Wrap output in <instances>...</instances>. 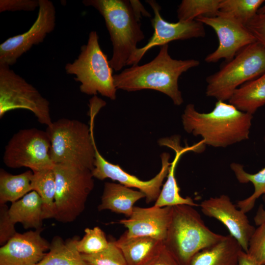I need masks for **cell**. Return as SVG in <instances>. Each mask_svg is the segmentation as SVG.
Wrapping results in <instances>:
<instances>
[{
    "label": "cell",
    "mask_w": 265,
    "mask_h": 265,
    "mask_svg": "<svg viewBox=\"0 0 265 265\" xmlns=\"http://www.w3.org/2000/svg\"><path fill=\"white\" fill-rule=\"evenodd\" d=\"M50 140L46 131L32 128L15 133L5 147L3 160L11 168L25 167L32 172L53 168Z\"/></svg>",
    "instance_id": "cell-10"
},
{
    "label": "cell",
    "mask_w": 265,
    "mask_h": 265,
    "mask_svg": "<svg viewBox=\"0 0 265 265\" xmlns=\"http://www.w3.org/2000/svg\"><path fill=\"white\" fill-rule=\"evenodd\" d=\"M33 172L27 170L13 175L3 169L0 170V205L15 202L32 191L31 179Z\"/></svg>",
    "instance_id": "cell-25"
},
{
    "label": "cell",
    "mask_w": 265,
    "mask_h": 265,
    "mask_svg": "<svg viewBox=\"0 0 265 265\" xmlns=\"http://www.w3.org/2000/svg\"><path fill=\"white\" fill-rule=\"evenodd\" d=\"M265 73V48L257 41L207 78L206 95L217 101H229L239 86Z\"/></svg>",
    "instance_id": "cell-7"
},
{
    "label": "cell",
    "mask_w": 265,
    "mask_h": 265,
    "mask_svg": "<svg viewBox=\"0 0 265 265\" xmlns=\"http://www.w3.org/2000/svg\"><path fill=\"white\" fill-rule=\"evenodd\" d=\"M221 0H183L177 10L179 21L195 20L200 16L213 17L219 10Z\"/></svg>",
    "instance_id": "cell-28"
},
{
    "label": "cell",
    "mask_w": 265,
    "mask_h": 265,
    "mask_svg": "<svg viewBox=\"0 0 265 265\" xmlns=\"http://www.w3.org/2000/svg\"><path fill=\"white\" fill-rule=\"evenodd\" d=\"M257 14H265V4L259 8Z\"/></svg>",
    "instance_id": "cell-40"
},
{
    "label": "cell",
    "mask_w": 265,
    "mask_h": 265,
    "mask_svg": "<svg viewBox=\"0 0 265 265\" xmlns=\"http://www.w3.org/2000/svg\"><path fill=\"white\" fill-rule=\"evenodd\" d=\"M8 214L12 222L20 223L26 229L42 228L43 216V201L35 191H31L21 199L11 204Z\"/></svg>",
    "instance_id": "cell-22"
},
{
    "label": "cell",
    "mask_w": 265,
    "mask_h": 265,
    "mask_svg": "<svg viewBox=\"0 0 265 265\" xmlns=\"http://www.w3.org/2000/svg\"><path fill=\"white\" fill-rule=\"evenodd\" d=\"M264 0H221L220 12L228 14L246 25L257 14Z\"/></svg>",
    "instance_id": "cell-29"
},
{
    "label": "cell",
    "mask_w": 265,
    "mask_h": 265,
    "mask_svg": "<svg viewBox=\"0 0 265 265\" xmlns=\"http://www.w3.org/2000/svg\"><path fill=\"white\" fill-rule=\"evenodd\" d=\"M230 167L239 183L245 184L251 182L254 186V191L253 194L237 203L238 207L246 213L253 209L256 200L265 193V167L255 174L246 172L243 165L239 163H232Z\"/></svg>",
    "instance_id": "cell-27"
},
{
    "label": "cell",
    "mask_w": 265,
    "mask_h": 265,
    "mask_svg": "<svg viewBox=\"0 0 265 265\" xmlns=\"http://www.w3.org/2000/svg\"><path fill=\"white\" fill-rule=\"evenodd\" d=\"M252 114L242 112L223 101H217L208 113L197 111L187 105L182 116L184 130L200 136L204 145L225 148L249 138Z\"/></svg>",
    "instance_id": "cell-2"
},
{
    "label": "cell",
    "mask_w": 265,
    "mask_h": 265,
    "mask_svg": "<svg viewBox=\"0 0 265 265\" xmlns=\"http://www.w3.org/2000/svg\"><path fill=\"white\" fill-rule=\"evenodd\" d=\"M242 250L233 237L224 236L217 243L196 254L188 265H238Z\"/></svg>",
    "instance_id": "cell-20"
},
{
    "label": "cell",
    "mask_w": 265,
    "mask_h": 265,
    "mask_svg": "<svg viewBox=\"0 0 265 265\" xmlns=\"http://www.w3.org/2000/svg\"><path fill=\"white\" fill-rule=\"evenodd\" d=\"M106 102L94 96L89 100V126L75 119L62 118L47 126L51 147L50 155L54 164L74 165L93 170L94 168L95 118Z\"/></svg>",
    "instance_id": "cell-1"
},
{
    "label": "cell",
    "mask_w": 265,
    "mask_h": 265,
    "mask_svg": "<svg viewBox=\"0 0 265 265\" xmlns=\"http://www.w3.org/2000/svg\"><path fill=\"white\" fill-rule=\"evenodd\" d=\"M254 221L257 226L265 224V210L262 205L260 206L258 209L257 213L254 217Z\"/></svg>",
    "instance_id": "cell-39"
},
{
    "label": "cell",
    "mask_w": 265,
    "mask_h": 265,
    "mask_svg": "<svg viewBox=\"0 0 265 265\" xmlns=\"http://www.w3.org/2000/svg\"><path fill=\"white\" fill-rule=\"evenodd\" d=\"M172 207H134L132 214L119 223L127 228L130 237L152 238L164 242L169 224Z\"/></svg>",
    "instance_id": "cell-17"
},
{
    "label": "cell",
    "mask_w": 265,
    "mask_h": 265,
    "mask_svg": "<svg viewBox=\"0 0 265 265\" xmlns=\"http://www.w3.org/2000/svg\"><path fill=\"white\" fill-rule=\"evenodd\" d=\"M130 5L137 20L140 22L142 16L150 17V13L144 8L141 2L137 0H129Z\"/></svg>",
    "instance_id": "cell-37"
},
{
    "label": "cell",
    "mask_w": 265,
    "mask_h": 265,
    "mask_svg": "<svg viewBox=\"0 0 265 265\" xmlns=\"http://www.w3.org/2000/svg\"><path fill=\"white\" fill-rule=\"evenodd\" d=\"M78 236L63 240L56 236L52 239L48 252L36 265H89L77 248Z\"/></svg>",
    "instance_id": "cell-24"
},
{
    "label": "cell",
    "mask_w": 265,
    "mask_h": 265,
    "mask_svg": "<svg viewBox=\"0 0 265 265\" xmlns=\"http://www.w3.org/2000/svg\"><path fill=\"white\" fill-rule=\"evenodd\" d=\"M82 3L94 7L103 17L113 47L109 64L113 70L120 71L145 38L129 0H84Z\"/></svg>",
    "instance_id": "cell-4"
},
{
    "label": "cell",
    "mask_w": 265,
    "mask_h": 265,
    "mask_svg": "<svg viewBox=\"0 0 265 265\" xmlns=\"http://www.w3.org/2000/svg\"><path fill=\"white\" fill-rule=\"evenodd\" d=\"M55 25V9L49 0H40L37 18L26 32L11 37L0 45V64L14 65L33 45L42 43Z\"/></svg>",
    "instance_id": "cell-13"
},
{
    "label": "cell",
    "mask_w": 265,
    "mask_h": 265,
    "mask_svg": "<svg viewBox=\"0 0 265 265\" xmlns=\"http://www.w3.org/2000/svg\"><path fill=\"white\" fill-rule=\"evenodd\" d=\"M31 188L42 200L44 219L54 218L56 183L53 168L33 172Z\"/></svg>",
    "instance_id": "cell-26"
},
{
    "label": "cell",
    "mask_w": 265,
    "mask_h": 265,
    "mask_svg": "<svg viewBox=\"0 0 265 265\" xmlns=\"http://www.w3.org/2000/svg\"><path fill=\"white\" fill-rule=\"evenodd\" d=\"M201 210L206 216L213 217L222 222L247 252L250 239L255 228L252 225L245 213L238 210L228 196L211 197L200 204Z\"/></svg>",
    "instance_id": "cell-15"
},
{
    "label": "cell",
    "mask_w": 265,
    "mask_h": 265,
    "mask_svg": "<svg viewBox=\"0 0 265 265\" xmlns=\"http://www.w3.org/2000/svg\"><path fill=\"white\" fill-rule=\"evenodd\" d=\"M9 208L6 204L0 205V244L3 245L17 232L10 219Z\"/></svg>",
    "instance_id": "cell-33"
},
{
    "label": "cell",
    "mask_w": 265,
    "mask_h": 265,
    "mask_svg": "<svg viewBox=\"0 0 265 265\" xmlns=\"http://www.w3.org/2000/svg\"><path fill=\"white\" fill-rule=\"evenodd\" d=\"M109 245L104 232L99 227L87 228L83 237L77 242V248L81 254H94L105 250Z\"/></svg>",
    "instance_id": "cell-30"
},
{
    "label": "cell",
    "mask_w": 265,
    "mask_h": 265,
    "mask_svg": "<svg viewBox=\"0 0 265 265\" xmlns=\"http://www.w3.org/2000/svg\"><path fill=\"white\" fill-rule=\"evenodd\" d=\"M39 5L40 0H0V12L32 11Z\"/></svg>",
    "instance_id": "cell-34"
},
{
    "label": "cell",
    "mask_w": 265,
    "mask_h": 265,
    "mask_svg": "<svg viewBox=\"0 0 265 265\" xmlns=\"http://www.w3.org/2000/svg\"><path fill=\"white\" fill-rule=\"evenodd\" d=\"M246 253L260 265H265V224L255 229Z\"/></svg>",
    "instance_id": "cell-32"
},
{
    "label": "cell",
    "mask_w": 265,
    "mask_h": 265,
    "mask_svg": "<svg viewBox=\"0 0 265 265\" xmlns=\"http://www.w3.org/2000/svg\"><path fill=\"white\" fill-rule=\"evenodd\" d=\"M54 219L64 223L75 221L83 212L94 186L92 170L80 166L56 164Z\"/></svg>",
    "instance_id": "cell-8"
},
{
    "label": "cell",
    "mask_w": 265,
    "mask_h": 265,
    "mask_svg": "<svg viewBox=\"0 0 265 265\" xmlns=\"http://www.w3.org/2000/svg\"><path fill=\"white\" fill-rule=\"evenodd\" d=\"M238 265H260L246 252L242 250L239 255Z\"/></svg>",
    "instance_id": "cell-38"
},
{
    "label": "cell",
    "mask_w": 265,
    "mask_h": 265,
    "mask_svg": "<svg viewBox=\"0 0 265 265\" xmlns=\"http://www.w3.org/2000/svg\"><path fill=\"white\" fill-rule=\"evenodd\" d=\"M65 70L67 74L75 75V80L80 83L81 92L94 96L99 93L112 100L116 99L117 89L113 69L100 47L96 31L89 33L87 44L81 47L78 58L66 64Z\"/></svg>",
    "instance_id": "cell-6"
},
{
    "label": "cell",
    "mask_w": 265,
    "mask_h": 265,
    "mask_svg": "<svg viewBox=\"0 0 265 265\" xmlns=\"http://www.w3.org/2000/svg\"><path fill=\"white\" fill-rule=\"evenodd\" d=\"M224 237L206 226L193 206L181 205L172 207L163 243L180 265H188L196 254Z\"/></svg>",
    "instance_id": "cell-5"
},
{
    "label": "cell",
    "mask_w": 265,
    "mask_h": 265,
    "mask_svg": "<svg viewBox=\"0 0 265 265\" xmlns=\"http://www.w3.org/2000/svg\"><path fill=\"white\" fill-rule=\"evenodd\" d=\"M168 44L160 47L158 55L147 63L135 65L114 75V82L117 89L136 91L152 89L169 97L176 106L184 102L179 89L178 79L189 69L199 65L198 60H177L172 58L168 53Z\"/></svg>",
    "instance_id": "cell-3"
},
{
    "label": "cell",
    "mask_w": 265,
    "mask_h": 265,
    "mask_svg": "<svg viewBox=\"0 0 265 265\" xmlns=\"http://www.w3.org/2000/svg\"><path fill=\"white\" fill-rule=\"evenodd\" d=\"M81 255L89 265H128L115 240H109L108 246L100 253Z\"/></svg>",
    "instance_id": "cell-31"
},
{
    "label": "cell",
    "mask_w": 265,
    "mask_h": 265,
    "mask_svg": "<svg viewBox=\"0 0 265 265\" xmlns=\"http://www.w3.org/2000/svg\"><path fill=\"white\" fill-rule=\"evenodd\" d=\"M42 230L17 233L0 248V265H36L50 247L41 235Z\"/></svg>",
    "instance_id": "cell-16"
},
{
    "label": "cell",
    "mask_w": 265,
    "mask_h": 265,
    "mask_svg": "<svg viewBox=\"0 0 265 265\" xmlns=\"http://www.w3.org/2000/svg\"><path fill=\"white\" fill-rule=\"evenodd\" d=\"M9 67L0 64V118L9 111L26 109L32 112L40 123L51 125L49 101Z\"/></svg>",
    "instance_id": "cell-9"
},
{
    "label": "cell",
    "mask_w": 265,
    "mask_h": 265,
    "mask_svg": "<svg viewBox=\"0 0 265 265\" xmlns=\"http://www.w3.org/2000/svg\"><path fill=\"white\" fill-rule=\"evenodd\" d=\"M246 26L257 41L265 48V14H257Z\"/></svg>",
    "instance_id": "cell-35"
},
{
    "label": "cell",
    "mask_w": 265,
    "mask_h": 265,
    "mask_svg": "<svg viewBox=\"0 0 265 265\" xmlns=\"http://www.w3.org/2000/svg\"><path fill=\"white\" fill-rule=\"evenodd\" d=\"M95 151L94 168L92 171L94 178L102 181L108 178L128 187L136 188L145 194L147 203L156 201L171 164L169 154L165 152L161 154V168L158 174L150 180L143 181L128 173L119 165L108 161L100 153L96 144Z\"/></svg>",
    "instance_id": "cell-14"
},
{
    "label": "cell",
    "mask_w": 265,
    "mask_h": 265,
    "mask_svg": "<svg viewBox=\"0 0 265 265\" xmlns=\"http://www.w3.org/2000/svg\"><path fill=\"white\" fill-rule=\"evenodd\" d=\"M145 197L140 190H133L120 184L106 182L98 210H108L129 217L132 214L134 204Z\"/></svg>",
    "instance_id": "cell-19"
},
{
    "label": "cell",
    "mask_w": 265,
    "mask_h": 265,
    "mask_svg": "<svg viewBox=\"0 0 265 265\" xmlns=\"http://www.w3.org/2000/svg\"><path fill=\"white\" fill-rule=\"evenodd\" d=\"M229 102L240 111L253 115L265 104V73L238 88Z\"/></svg>",
    "instance_id": "cell-23"
},
{
    "label": "cell",
    "mask_w": 265,
    "mask_h": 265,
    "mask_svg": "<svg viewBox=\"0 0 265 265\" xmlns=\"http://www.w3.org/2000/svg\"><path fill=\"white\" fill-rule=\"evenodd\" d=\"M143 265H180V264L163 244L158 252Z\"/></svg>",
    "instance_id": "cell-36"
},
{
    "label": "cell",
    "mask_w": 265,
    "mask_h": 265,
    "mask_svg": "<svg viewBox=\"0 0 265 265\" xmlns=\"http://www.w3.org/2000/svg\"><path fill=\"white\" fill-rule=\"evenodd\" d=\"M180 141V137L178 136L166 137L159 140V145L173 149L175 151V156L173 161L171 162L166 181L154 205L155 207H174L181 205H187L193 207L199 206L190 197L181 196L175 173L178 163L183 154L191 151L198 152L202 148L203 145L200 141L192 146H186L183 147L181 146Z\"/></svg>",
    "instance_id": "cell-18"
},
{
    "label": "cell",
    "mask_w": 265,
    "mask_h": 265,
    "mask_svg": "<svg viewBox=\"0 0 265 265\" xmlns=\"http://www.w3.org/2000/svg\"><path fill=\"white\" fill-rule=\"evenodd\" d=\"M146 1L154 12V16L151 20L154 33L144 46L136 50L128 61L127 65H138L146 53L155 47H160L175 40L205 37L204 25L201 22L195 20L169 22L162 17L161 7L155 0H148Z\"/></svg>",
    "instance_id": "cell-12"
},
{
    "label": "cell",
    "mask_w": 265,
    "mask_h": 265,
    "mask_svg": "<svg viewBox=\"0 0 265 265\" xmlns=\"http://www.w3.org/2000/svg\"><path fill=\"white\" fill-rule=\"evenodd\" d=\"M115 243L128 265H143L161 248L163 242L152 238L130 237L124 232Z\"/></svg>",
    "instance_id": "cell-21"
},
{
    "label": "cell",
    "mask_w": 265,
    "mask_h": 265,
    "mask_svg": "<svg viewBox=\"0 0 265 265\" xmlns=\"http://www.w3.org/2000/svg\"><path fill=\"white\" fill-rule=\"evenodd\" d=\"M195 20L211 27L218 39L217 49L205 57L206 62L214 63L222 59L229 61L246 47L257 42L245 25L219 11L215 16H200Z\"/></svg>",
    "instance_id": "cell-11"
}]
</instances>
